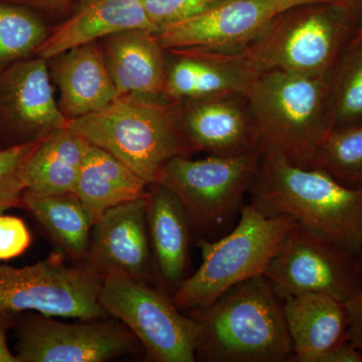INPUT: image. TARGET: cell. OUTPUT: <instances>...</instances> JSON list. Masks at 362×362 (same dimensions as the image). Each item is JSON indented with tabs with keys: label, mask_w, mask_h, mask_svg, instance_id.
I'll list each match as a JSON object with an SVG mask.
<instances>
[{
	"label": "cell",
	"mask_w": 362,
	"mask_h": 362,
	"mask_svg": "<svg viewBox=\"0 0 362 362\" xmlns=\"http://www.w3.org/2000/svg\"><path fill=\"white\" fill-rule=\"evenodd\" d=\"M264 275L281 299L322 293L345 302L362 287L357 258L299 226Z\"/></svg>",
	"instance_id": "10"
},
{
	"label": "cell",
	"mask_w": 362,
	"mask_h": 362,
	"mask_svg": "<svg viewBox=\"0 0 362 362\" xmlns=\"http://www.w3.org/2000/svg\"><path fill=\"white\" fill-rule=\"evenodd\" d=\"M258 76L243 51L168 49L164 98L178 102L218 95H245Z\"/></svg>",
	"instance_id": "16"
},
{
	"label": "cell",
	"mask_w": 362,
	"mask_h": 362,
	"mask_svg": "<svg viewBox=\"0 0 362 362\" xmlns=\"http://www.w3.org/2000/svg\"><path fill=\"white\" fill-rule=\"evenodd\" d=\"M333 129L362 123V39L352 40L329 75Z\"/></svg>",
	"instance_id": "25"
},
{
	"label": "cell",
	"mask_w": 362,
	"mask_h": 362,
	"mask_svg": "<svg viewBox=\"0 0 362 362\" xmlns=\"http://www.w3.org/2000/svg\"><path fill=\"white\" fill-rule=\"evenodd\" d=\"M249 194L252 206L266 216H289L350 256L362 254V187L262 153Z\"/></svg>",
	"instance_id": "1"
},
{
	"label": "cell",
	"mask_w": 362,
	"mask_h": 362,
	"mask_svg": "<svg viewBox=\"0 0 362 362\" xmlns=\"http://www.w3.org/2000/svg\"><path fill=\"white\" fill-rule=\"evenodd\" d=\"M52 77L59 90V108L68 119L106 108L119 97L98 42L52 58Z\"/></svg>",
	"instance_id": "19"
},
{
	"label": "cell",
	"mask_w": 362,
	"mask_h": 362,
	"mask_svg": "<svg viewBox=\"0 0 362 362\" xmlns=\"http://www.w3.org/2000/svg\"><path fill=\"white\" fill-rule=\"evenodd\" d=\"M84 265L102 277L119 271L148 282L151 252L146 197L112 207L98 218Z\"/></svg>",
	"instance_id": "15"
},
{
	"label": "cell",
	"mask_w": 362,
	"mask_h": 362,
	"mask_svg": "<svg viewBox=\"0 0 362 362\" xmlns=\"http://www.w3.org/2000/svg\"><path fill=\"white\" fill-rule=\"evenodd\" d=\"M90 143L62 128L45 136L25 169V192L54 195L73 192Z\"/></svg>",
	"instance_id": "23"
},
{
	"label": "cell",
	"mask_w": 362,
	"mask_h": 362,
	"mask_svg": "<svg viewBox=\"0 0 362 362\" xmlns=\"http://www.w3.org/2000/svg\"><path fill=\"white\" fill-rule=\"evenodd\" d=\"M147 223L154 259L163 282L177 288L185 280L189 255V218L178 197L160 183L147 190Z\"/></svg>",
	"instance_id": "21"
},
{
	"label": "cell",
	"mask_w": 362,
	"mask_h": 362,
	"mask_svg": "<svg viewBox=\"0 0 362 362\" xmlns=\"http://www.w3.org/2000/svg\"><path fill=\"white\" fill-rule=\"evenodd\" d=\"M99 302L134 334L152 361H197L199 323L183 315L173 297L147 281L109 272L103 276Z\"/></svg>",
	"instance_id": "8"
},
{
	"label": "cell",
	"mask_w": 362,
	"mask_h": 362,
	"mask_svg": "<svg viewBox=\"0 0 362 362\" xmlns=\"http://www.w3.org/2000/svg\"><path fill=\"white\" fill-rule=\"evenodd\" d=\"M181 130L192 152L233 156L259 148V135L244 94L175 102Z\"/></svg>",
	"instance_id": "13"
},
{
	"label": "cell",
	"mask_w": 362,
	"mask_h": 362,
	"mask_svg": "<svg viewBox=\"0 0 362 362\" xmlns=\"http://www.w3.org/2000/svg\"><path fill=\"white\" fill-rule=\"evenodd\" d=\"M104 318L65 323L32 316L18 329L20 362H105L143 349L120 321Z\"/></svg>",
	"instance_id": "11"
},
{
	"label": "cell",
	"mask_w": 362,
	"mask_h": 362,
	"mask_svg": "<svg viewBox=\"0 0 362 362\" xmlns=\"http://www.w3.org/2000/svg\"><path fill=\"white\" fill-rule=\"evenodd\" d=\"M101 45L119 97L164 98L168 49L157 39L156 33L125 30L105 37Z\"/></svg>",
	"instance_id": "17"
},
{
	"label": "cell",
	"mask_w": 362,
	"mask_h": 362,
	"mask_svg": "<svg viewBox=\"0 0 362 362\" xmlns=\"http://www.w3.org/2000/svg\"><path fill=\"white\" fill-rule=\"evenodd\" d=\"M320 0H226L156 33L164 49L237 52L258 39L281 13Z\"/></svg>",
	"instance_id": "12"
},
{
	"label": "cell",
	"mask_w": 362,
	"mask_h": 362,
	"mask_svg": "<svg viewBox=\"0 0 362 362\" xmlns=\"http://www.w3.org/2000/svg\"><path fill=\"white\" fill-rule=\"evenodd\" d=\"M283 312L293 344L294 362H315L321 354L347 340L343 302L322 293L283 298Z\"/></svg>",
	"instance_id": "20"
},
{
	"label": "cell",
	"mask_w": 362,
	"mask_h": 362,
	"mask_svg": "<svg viewBox=\"0 0 362 362\" xmlns=\"http://www.w3.org/2000/svg\"><path fill=\"white\" fill-rule=\"evenodd\" d=\"M226 0H142L149 20L159 30L199 16Z\"/></svg>",
	"instance_id": "29"
},
{
	"label": "cell",
	"mask_w": 362,
	"mask_h": 362,
	"mask_svg": "<svg viewBox=\"0 0 362 362\" xmlns=\"http://www.w3.org/2000/svg\"><path fill=\"white\" fill-rule=\"evenodd\" d=\"M261 149L233 156L173 157L158 181L178 197L190 225L201 233L228 228L244 207L261 161Z\"/></svg>",
	"instance_id": "7"
},
{
	"label": "cell",
	"mask_w": 362,
	"mask_h": 362,
	"mask_svg": "<svg viewBox=\"0 0 362 362\" xmlns=\"http://www.w3.org/2000/svg\"><path fill=\"white\" fill-rule=\"evenodd\" d=\"M362 39V16L361 23H359L358 28H357L356 35H354V39L352 40H358Z\"/></svg>",
	"instance_id": "36"
},
{
	"label": "cell",
	"mask_w": 362,
	"mask_h": 362,
	"mask_svg": "<svg viewBox=\"0 0 362 362\" xmlns=\"http://www.w3.org/2000/svg\"><path fill=\"white\" fill-rule=\"evenodd\" d=\"M357 263H358L359 271H361L362 275V254L357 258Z\"/></svg>",
	"instance_id": "37"
},
{
	"label": "cell",
	"mask_w": 362,
	"mask_h": 362,
	"mask_svg": "<svg viewBox=\"0 0 362 362\" xmlns=\"http://www.w3.org/2000/svg\"><path fill=\"white\" fill-rule=\"evenodd\" d=\"M343 306L346 314L347 340L362 354V287L343 302Z\"/></svg>",
	"instance_id": "31"
},
{
	"label": "cell",
	"mask_w": 362,
	"mask_h": 362,
	"mask_svg": "<svg viewBox=\"0 0 362 362\" xmlns=\"http://www.w3.org/2000/svg\"><path fill=\"white\" fill-rule=\"evenodd\" d=\"M66 128L115 156L148 185L166 162L192 150L181 130L175 102L127 95L102 110L69 119Z\"/></svg>",
	"instance_id": "4"
},
{
	"label": "cell",
	"mask_w": 362,
	"mask_h": 362,
	"mask_svg": "<svg viewBox=\"0 0 362 362\" xmlns=\"http://www.w3.org/2000/svg\"><path fill=\"white\" fill-rule=\"evenodd\" d=\"M329 75L259 74L245 96L258 129L262 153L311 168L319 147L333 129Z\"/></svg>",
	"instance_id": "3"
},
{
	"label": "cell",
	"mask_w": 362,
	"mask_h": 362,
	"mask_svg": "<svg viewBox=\"0 0 362 362\" xmlns=\"http://www.w3.org/2000/svg\"><path fill=\"white\" fill-rule=\"evenodd\" d=\"M21 206L35 216L47 235L70 258L85 261L95 220L74 194L35 195L23 192Z\"/></svg>",
	"instance_id": "24"
},
{
	"label": "cell",
	"mask_w": 362,
	"mask_h": 362,
	"mask_svg": "<svg viewBox=\"0 0 362 362\" xmlns=\"http://www.w3.org/2000/svg\"><path fill=\"white\" fill-rule=\"evenodd\" d=\"M357 28L358 23L335 2L306 4L281 13L243 52L259 74L329 75Z\"/></svg>",
	"instance_id": "6"
},
{
	"label": "cell",
	"mask_w": 362,
	"mask_h": 362,
	"mask_svg": "<svg viewBox=\"0 0 362 362\" xmlns=\"http://www.w3.org/2000/svg\"><path fill=\"white\" fill-rule=\"evenodd\" d=\"M148 187L115 156L90 143L73 192L96 223L112 207L146 197Z\"/></svg>",
	"instance_id": "22"
},
{
	"label": "cell",
	"mask_w": 362,
	"mask_h": 362,
	"mask_svg": "<svg viewBox=\"0 0 362 362\" xmlns=\"http://www.w3.org/2000/svg\"><path fill=\"white\" fill-rule=\"evenodd\" d=\"M320 1L324 2V4H330V2H334L335 0H320Z\"/></svg>",
	"instance_id": "38"
},
{
	"label": "cell",
	"mask_w": 362,
	"mask_h": 362,
	"mask_svg": "<svg viewBox=\"0 0 362 362\" xmlns=\"http://www.w3.org/2000/svg\"><path fill=\"white\" fill-rule=\"evenodd\" d=\"M40 140L0 148V214L21 206L25 165Z\"/></svg>",
	"instance_id": "28"
},
{
	"label": "cell",
	"mask_w": 362,
	"mask_h": 362,
	"mask_svg": "<svg viewBox=\"0 0 362 362\" xmlns=\"http://www.w3.org/2000/svg\"><path fill=\"white\" fill-rule=\"evenodd\" d=\"M192 317L199 326L197 361H291L282 299L265 275L233 286Z\"/></svg>",
	"instance_id": "2"
},
{
	"label": "cell",
	"mask_w": 362,
	"mask_h": 362,
	"mask_svg": "<svg viewBox=\"0 0 362 362\" xmlns=\"http://www.w3.org/2000/svg\"><path fill=\"white\" fill-rule=\"evenodd\" d=\"M131 30L158 33L142 0H84L69 20L49 33L35 54L49 61L69 49Z\"/></svg>",
	"instance_id": "18"
},
{
	"label": "cell",
	"mask_w": 362,
	"mask_h": 362,
	"mask_svg": "<svg viewBox=\"0 0 362 362\" xmlns=\"http://www.w3.org/2000/svg\"><path fill=\"white\" fill-rule=\"evenodd\" d=\"M311 168L326 171L349 187H362V123L331 130Z\"/></svg>",
	"instance_id": "26"
},
{
	"label": "cell",
	"mask_w": 362,
	"mask_h": 362,
	"mask_svg": "<svg viewBox=\"0 0 362 362\" xmlns=\"http://www.w3.org/2000/svg\"><path fill=\"white\" fill-rule=\"evenodd\" d=\"M102 281L84 264L68 267L57 257L23 268L0 265V311H35L80 320L106 318L99 302Z\"/></svg>",
	"instance_id": "9"
},
{
	"label": "cell",
	"mask_w": 362,
	"mask_h": 362,
	"mask_svg": "<svg viewBox=\"0 0 362 362\" xmlns=\"http://www.w3.org/2000/svg\"><path fill=\"white\" fill-rule=\"evenodd\" d=\"M25 6L40 7L45 9H58L70 4L75 0H14Z\"/></svg>",
	"instance_id": "34"
},
{
	"label": "cell",
	"mask_w": 362,
	"mask_h": 362,
	"mask_svg": "<svg viewBox=\"0 0 362 362\" xmlns=\"http://www.w3.org/2000/svg\"><path fill=\"white\" fill-rule=\"evenodd\" d=\"M14 314L0 311V362H20L16 354H13L7 344V330L11 324Z\"/></svg>",
	"instance_id": "33"
},
{
	"label": "cell",
	"mask_w": 362,
	"mask_h": 362,
	"mask_svg": "<svg viewBox=\"0 0 362 362\" xmlns=\"http://www.w3.org/2000/svg\"><path fill=\"white\" fill-rule=\"evenodd\" d=\"M334 2L345 9L359 25L362 16V0H335Z\"/></svg>",
	"instance_id": "35"
},
{
	"label": "cell",
	"mask_w": 362,
	"mask_h": 362,
	"mask_svg": "<svg viewBox=\"0 0 362 362\" xmlns=\"http://www.w3.org/2000/svg\"><path fill=\"white\" fill-rule=\"evenodd\" d=\"M315 362H362V354L349 340L324 352Z\"/></svg>",
	"instance_id": "32"
},
{
	"label": "cell",
	"mask_w": 362,
	"mask_h": 362,
	"mask_svg": "<svg viewBox=\"0 0 362 362\" xmlns=\"http://www.w3.org/2000/svg\"><path fill=\"white\" fill-rule=\"evenodd\" d=\"M228 235L197 242L202 264L176 288L173 301L180 310L204 308L233 286L264 275L298 223L289 216H269L245 204Z\"/></svg>",
	"instance_id": "5"
},
{
	"label": "cell",
	"mask_w": 362,
	"mask_h": 362,
	"mask_svg": "<svg viewBox=\"0 0 362 362\" xmlns=\"http://www.w3.org/2000/svg\"><path fill=\"white\" fill-rule=\"evenodd\" d=\"M49 33L32 11L0 1V65L37 52Z\"/></svg>",
	"instance_id": "27"
},
{
	"label": "cell",
	"mask_w": 362,
	"mask_h": 362,
	"mask_svg": "<svg viewBox=\"0 0 362 362\" xmlns=\"http://www.w3.org/2000/svg\"><path fill=\"white\" fill-rule=\"evenodd\" d=\"M68 120L54 99L47 59L37 56L0 74V121L21 143L42 139Z\"/></svg>",
	"instance_id": "14"
},
{
	"label": "cell",
	"mask_w": 362,
	"mask_h": 362,
	"mask_svg": "<svg viewBox=\"0 0 362 362\" xmlns=\"http://www.w3.org/2000/svg\"><path fill=\"white\" fill-rule=\"evenodd\" d=\"M32 233L18 216L0 214V261L20 257L32 244Z\"/></svg>",
	"instance_id": "30"
}]
</instances>
